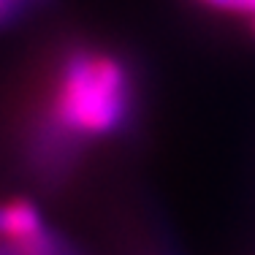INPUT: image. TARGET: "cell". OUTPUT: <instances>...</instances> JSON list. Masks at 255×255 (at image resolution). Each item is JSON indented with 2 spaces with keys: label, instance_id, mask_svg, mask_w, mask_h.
I'll list each match as a JSON object with an SVG mask.
<instances>
[{
  "label": "cell",
  "instance_id": "6da1fadb",
  "mask_svg": "<svg viewBox=\"0 0 255 255\" xmlns=\"http://www.w3.org/2000/svg\"><path fill=\"white\" fill-rule=\"evenodd\" d=\"M136 87L120 54L74 49L57 63L46 95V130L57 141L117 136L133 114Z\"/></svg>",
  "mask_w": 255,
  "mask_h": 255
},
{
  "label": "cell",
  "instance_id": "7a4b0ae2",
  "mask_svg": "<svg viewBox=\"0 0 255 255\" xmlns=\"http://www.w3.org/2000/svg\"><path fill=\"white\" fill-rule=\"evenodd\" d=\"M0 239L16 255H54L44 217L30 201L0 204Z\"/></svg>",
  "mask_w": 255,
  "mask_h": 255
},
{
  "label": "cell",
  "instance_id": "3957f363",
  "mask_svg": "<svg viewBox=\"0 0 255 255\" xmlns=\"http://www.w3.org/2000/svg\"><path fill=\"white\" fill-rule=\"evenodd\" d=\"M209 8L226 11V14H242L255 19V0H204Z\"/></svg>",
  "mask_w": 255,
  "mask_h": 255
},
{
  "label": "cell",
  "instance_id": "277c9868",
  "mask_svg": "<svg viewBox=\"0 0 255 255\" xmlns=\"http://www.w3.org/2000/svg\"><path fill=\"white\" fill-rule=\"evenodd\" d=\"M25 8V0H0V27L11 25Z\"/></svg>",
  "mask_w": 255,
  "mask_h": 255
},
{
  "label": "cell",
  "instance_id": "5b68a950",
  "mask_svg": "<svg viewBox=\"0 0 255 255\" xmlns=\"http://www.w3.org/2000/svg\"><path fill=\"white\" fill-rule=\"evenodd\" d=\"M253 25H255V19H253Z\"/></svg>",
  "mask_w": 255,
  "mask_h": 255
}]
</instances>
